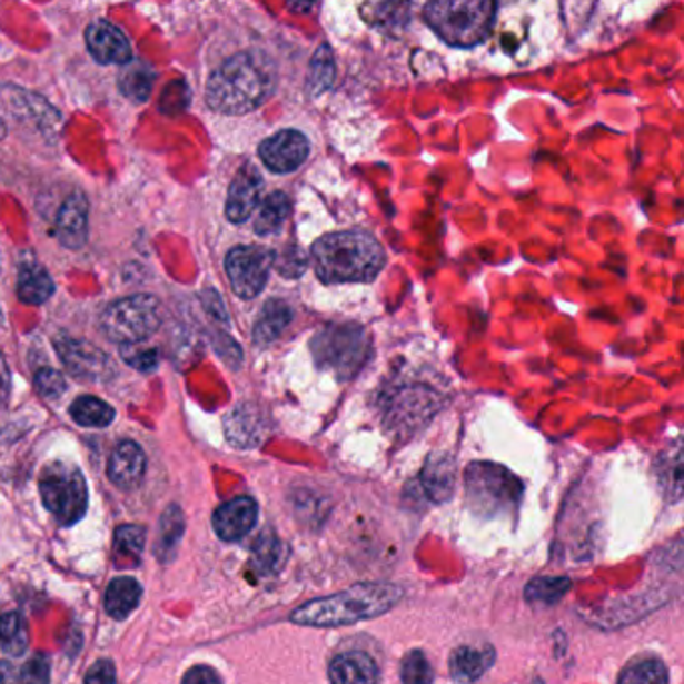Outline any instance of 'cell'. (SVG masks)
<instances>
[{
    "instance_id": "6da1fadb",
    "label": "cell",
    "mask_w": 684,
    "mask_h": 684,
    "mask_svg": "<svg viewBox=\"0 0 684 684\" xmlns=\"http://www.w3.org/2000/svg\"><path fill=\"white\" fill-rule=\"evenodd\" d=\"M276 85V62L266 52H237L209 77L205 99L214 111L246 115L259 109Z\"/></svg>"
},
{
    "instance_id": "7a4b0ae2",
    "label": "cell",
    "mask_w": 684,
    "mask_h": 684,
    "mask_svg": "<svg viewBox=\"0 0 684 684\" xmlns=\"http://www.w3.org/2000/svg\"><path fill=\"white\" fill-rule=\"evenodd\" d=\"M311 261L324 284H369L386 266V251L368 231H337L317 239Z\"/></svg>"
},
{
    "instance_id": "3957f363",
    "label": "cell",
    "mask_w": 684,
    "mask_h": 684,
    "mask_svg": "<svg viewBox=\"0 0 684 684\" xmlns=\"http://www.w3.org/2000/svg\"><path fill=\"white\" fill-rule=\"evenodd\" d=\"M402 588L389 583L356 584L344 593L331 594L299 606L291 623L314 628H337L378 618L402 601Z\"/></svg>"
},
{
    "instance_id": "277c9868",
    "label": "cell",
    "mask_w": 684,
    "mask_h": 684,
    "mask_svg": "<svg viewBox=\"0 0 684 684\" xmlns=\"http://www.w3.org/2000/svg\"><path fill=\"white\" fill-rule=\"evenodd\" d=\"M498 0H429L424 17L442 41L474 49L492 34Z\"/></svg>"
},
{
    "instance_id": "5b68a950",
    "label": "cell",
    "mask_w": 684,
    "mask_h": 684,
    "mask_svg": "<svg viewBox=\"0 0 684 684\" xmlns=\"http://www.w3.org/2000/svg\"><path fill=\"white\" fill-rule=\"evenodd\" d=\"M466 494L472 510L494 518L521 504L522 482L498 464L474 462L466 468Z\"/></svg>"
},
{
    "instance_id": "8992f818",
    "label": "cell",
    "mask_w": 684,
    "mask_h": 684,
    "mask_svg": "<svg viewBox=\"0 0 684 684\" xmlns=\"http://www.w3.org/2000/svg\"><path fill=\"white\" fill-rule=\"evenodd\" d=\"M161 326V306L153 296L125 297L105 309L101 329L119 346H133Z\"/></svg>"
},
{
    "instance_id": "52a82bcc",
    "label": "cell",
    "mask_w": 684,
    "mask_h": 684,
    "mask_svg": "<svg viewBox=\"0 0 684 684\" xmlns=\"http://www.w3.org/2000/svg\"><path fill=\"white\" fill-rule=\"evenodd\" d=\"M42 502L62 526L81 521L87 510V482L81 470L69 462H52L39 480Z\"/></svg>"
},
{
    "instance_id": "ba28073f",
    "label": "cell",
    "mask_w": 684,
    "mask_h": 684,
    "mask_svg": "<svg viewBox=\"0 0 684 684\" xmlns=\"http://www.w3.org/2000/svg\"><path fill=\"white\" fill-rule=\"evenodd\" d=\"M311 346L319 368L334 371L339 379H348L364 366L368 349L366 329L356 324L329 326L314 337Z\"/></svg>"
},
{
    "instance_id": "9c48e42d",
    "label": "cell",
    "mask_w": 684,
    "mask_h": 684,
    "mask_svg": "<svg viewBox=\"0 0 684 684\" xmlns=\"http://www.w3.org/2000/svg\"><path fill=\"white\" fill-rule=\"evenodd\" d=\"M276 254L259 246L234 247L225 259V271L237 297L254 299L259 296L269 279Z\"/></svg>"
},
{
    "instance_id": "30bf717a",
    "label": "cell",
    "mask_w": 684,
    "mask_h": 684,
    "mask_svg": "<svg viewBox=\"0 0 684 684\" xmlns=\"http://www.w3.org/2000/svg\"><path fill=\"white\" fill-rule=\"evenodd\" d=\"M57 351L72 378L81 379V381H101L111 374L109 358L89 341L75 339V337H59Z\"/></svg>"
},
{
    "instance_id": "8fae6325",
    "label": "cell",
    "mask_w": 684,
    "mask_h": 684,
    "mask_svg": "<svg viewBox=\"0 0 684 684\" xmlns=\"http://www.w3.org/2000/svg\"><path fill=\"white\" fill-rule=\"evenodd\" d=\"M259 157L274 174H291L306 163L309 157V141L296 129H286L271 135L259 145Z\"/></svg>"
},
{
    "instance_id": "7c38bea8",
    "label": "cell",
    "mask_w": 684,
    "mask_h": 684,
    "mask_svg": "<svg viewBox=\"0 0 684 684\" xmlns=\"http://www.w3.org/2000/svg\"><path fill=\"white\" fill-rule=\"evenodd\" d=\"M264 194V179L256 167L246 165L239 169L236 179L231 181L225 214L231 224H246L251 215L256 214L257 205L261 204Z\"/></svg>"
},
{
    "instance_id": "4fadbf2b",
    "label": "cell",
    "mask_w": 684,
    "mask_h": 684,
    "mask_svg": "<svg viewBox=\"0 0 684 684\" xmlns=\"http://www.w3.org/2000/svg\"><path fill=\"white\" fill-rule=\"evenodd\" d=\"M87 47L92 59L101 65H125L133 59L131 42L119 27L111 22L95 21L87 29Z\"/></svg>"
},
{
    "instance_id": "5bb4252c",
    "label": "cell",
    "mask_w": 684,
    "mask_h": 684,
    "mask_svg": "<svg viewBox=\"0 0 684 684\" xmlns=\"http://www.w3.org/2000/svg\"><path fill=\"white\" fill-rule=\"evenodd\" d=\"M257 522V504L254 498L239 496L225 502L214 514V528L225 542L241 541L254 531Z\"/></svg>"
},
{
    "instance_id": "9a60e30c",
    "label": "cell",
    "mask_w": 684,
    "mask_h": 684,
    "mask_svg": "<svg viewBox=\"0 0 684 684\" xmlns=\"http://www.w3.org/2000/svg\"><path fill=\"white\" fill-rule=\"evenodd\" d=\"M145 468H147V458L141 446L131 439H125L112 449L107 474L117 488L131 492L143 482Z\"/></svg>"
},
{
    "instance_id": "2e32d148",
    "label": "cell",
    "mask_w": 684,
    "mask_h": 684,
    "mask_svg": "<svg viewBox=\"0 0 684 684\" xmlns=\"http://www.w3.org/2000/svg\"><path fill=\"white\" fill-rule=\"evenodd\" d=\"M54 236L59 237L62 246L69 249H81L89 236V201L81 194H72L62 204L57 215Z\"/></svg>"
},
{
    "instance_id": "e0dca14e",
    "label": "cell",
    "mask_w": 684,
    "mask_h": 684,
    "mask_svg": "<svg viewBox=\"0 0 684 684\" xmlns=\"http://www.w3.org/2000/svg\"><path fill=\"white\" fill-rule=\"evenodd\" d=\"M496 653L488 644H464L449 654V674L456 683H474L488 673Z\"/></svg>"
},
{
    "instance_id": "ac0fdd59",
    "label": "cell",
    "mask_w": 684,
    "mask_h": 684,
    "mask_svg": "<svg viewBox=\"0 0 684 684\" xmlns=\"http://www.w3.org/2000/svg\"><path fill=\"white\" fill-rule=\"evenodd\" d=\"M329 681L336 684H371L379 681L376 661L366 653H344L329 663Z\"/></svg>"
},
{
    "instance_id": "d6986e66",
    "label": "cell",
    "mask_w": 684,
    "mask_h": 684,
    "mask_svg": "<svg viewBox=\"0 0 684 684\" xmlns=\"http://www.w3.org/2000/svg\"><path fill=\"white\" fill-rule=\"evenodd\" d=\"M264 429H266V424L261 419V414L251 404L237 406L229 414V418L225 419V434L237 448L257 446L264 438Z\"/></svg>"
},
{
    "instance_id": "ffe728a7",
    "label": "cell",
    "mask_w": 684,
    "mask_h": 684,
    "mask_svg": "<svg viewBox=\"0 0 684 684\" xmlns=\"http://www.w3.org/2000/svg\"><path fill=\"white\" fill-rule=\"evenodd\" d=\"M141 584L137 583L131 576H121L115 578L107 594H105V608L107 614L112 616L115 621H125L129 614L133 613L141 601Z\"/></svg>"
},
{
    "instance_id": "44dd1931",
    "label": "cell",
    "mask_w": 684,
    "mask_h": 684,
    "mask_svg": "<svg viewBox=\"0 0 684 684\" xmlns=\"http://www.w3.org/2000/svg\"><path fill=\"white\" fill-rule=\"evenodd\" d=\"M291 319H294V309L287 306L286 301L281 299L267 301L254 327V341L257 346H267L276 341L277 337L281 336V331L291 324Z\"/></svg>"
},
{
    "instance_id": "7402d4cb",
    "label": "cell",
    "mask_w": 684,
    "mask_h": 684,
    "mask_svg": "<svg viewBox=\"0 0 684 684\" xmlns=\"http://www.w3.org/2000/svg\"><path fill=\"white\" fill-rule=\"evenodd\" d=\"M155 71L151 65L143 61H127L119 75V87L127 99L135 102L149 101L151 92H153Z\"/></svg>"
},
{
    "instance_id": "603a6c76",
    "label": "cell",
    "mask_w": 684,
    "mask_h": 684,
    "mask_svg": "<svg viewBox=\"0 0 684 684\" xmlns=\"http://www.w3.org/2000/svg\"><path fill=\"white\" fill-rule=\"evenodd\" d=\"M17 294H19L22 304L41 306L54 294V284H52L51 276L41 266L27 264L19 271Z\"/></svg>"
},
{
    "instance_id": "cb8c5ba5",
    "label": "cell",
    "mask_w": 684,
    "mask_h": 684,
    "mask_svg": "<svg viewBox=\"0 0 684 684\" xmlns=\"http://www.w3.org/2000/svg\"><path fill=\"white\" fill-rule=\"evenodd\" d=\"M424 490L434 502L449 500L454 484H456V470L449 458H429L426 468L422 472Z\"/></svg>"
},
{
    "instance_id": "d4e9b609",
    "label": "cell",
    "mask_w": 684,
    "mask_h": 684,
    "mask_svg": "<svg viewBox=\"0 0 684 684\" xmlns=\"http://www.w3.org/2000/svg\"><path fill=\"white\" fill-rule=\"evenodd\" d=\"M256 211L254 227L257 236H274L281 229V225L286 224L287 215L291 211V201L284 191H274L257 205Z\"/></svg>"
},
{
    "instance_id": "484cf974",
    "label": "cell",
    "mask_w": 684,
    "mask_h": 684,
    "mask_svg": "<svg viewBox=\"0 0 684 684\" xmlns=\"http://www.w3.org/2000/svg\"><path fill=\"white\" fill-rule=\"evenodd\" d=\"M571 586H573L571 578L541 576V578L531 581L528 586L524 588V598H526V603L534 604V606L551 608L554 604L561 603L566 593L571 591Z\"/></svg>"
},
{
    "instance_id": "4316f807",
    "label": "cell",
    "mask_w": 684,
    "mask_h": 684,
    "mask_svg": "<svg viewBox=\"0 0 684 684\" xmlns=\"http://www.w3.org/2000/svg\"><path fill=\"white\" fill-rule=\"evenodd\" d=\"M185 518L184 512L177 506H169L163 516H161V524H159V536H157V544H155V554L161 562L171 561L174 558L175 551H177V544L184 536Z\"/></svg>"
},
{
    "instance_id": "83f0119b",
    "label": "cell",
    "mask_w": 684,
    "mask_h": 684,
    "mask_svg": "<svg viewBox=\"0 0 684 684\" xmlns=\"http://www.w3.org/2000/svg\"><path fill=\"white\" fill-rule=\"evenodd\" d=\"M432 399L434 394L429 389H416L409 388L399 391L398 399H394V418H398V422H406V424H418L428 418V412L434 409L432 406Z\"/></svg>"
},
{
    "instance_id": "f1b7e54d",
    "label": "cell",
    "mask_w": 684,
    "mask_h": 684,
    "mask_svg": "<svg viewBox=\"0 0 684 684\" xmlns=\"http://www.w3.org/2000/svg\"><path fill=\"white\" fill-rule=\"evenodd\" d=\"M71 416L85 428H105L115 419V409L102 399L85 396L72 402Z\"/></svg>"
},
{
    "instance_id": "f546056e",
    "label": "cell",
    "mask_w": 684,
    "mask_h": 684,
    "mask_svg": "<svg viewBox=\"0 0 684 684\" xmlns=\"http://www.w3.org/2000/svg\"><path fill=\"white\" fill-rule=\"evenodd\" d=\"M29 648V631L19 613H4L0 616V651L21 656Z\"/></svg>"
},
{
    "instance_id": "4dcf8cb0",
    "label": "cell",
    "mask_w": 684,
    "mask_h": 684,
    "mask_svg": "<svg viewBox=\"0 0 684 684\" xmlns=\"http://www.w3.org/2000/svg\"><path fill=\"white\" fill-rule=\"evenodd\" d=\"M336 77V62H334V54L329 51L327 44H321L317 49L314 59H311V67L307 72V92L311 97H317L321 92L327 91L334 82Z\"/></svg>"
},
{
    "instance_id": "1f68e13d",
    "label": "cell",
    "mask_w": 684,
    "mask_h": 684,
    "mask_svg": "<svg viewBox=\"0 0 684 684\" xmlns=\"http://www.w3.org/2000/svg\"><path fill=\"white\" fill-rule=\"evenodd\" d=\"M618 683L666 684L668 683V671H666L663 661H658L654 656H646V658H638V661L628 664L618 676Z\"/></svg>"
},
{
    "instance_id": "d6a6232c",
    "label": "cell",
    "mask_w": 684,
    "mask_h": 684,
    "mask_svg": "<svg viewBox=\"0 0 684 684\" xmlns=\"http://www.w3.org/2000/svg\"><path fill=\"white\" fill-rule=\"evenodd\" d=\"M145 538H147V532L141 526H133V524H127V526H119L115 531V554H117V561L121 562L127 558L125 566H131L139 562V554L143 552Z\"/></svg>"
},
{
    "instance_id": "836d02e7",
    "label": "cell",
    "mask_w": 684,
    "mask_h": 684,
    "mask_svg": "<svg viewBox=\"0 0 684 684\" xmlns=\"http://www.w3.org/2000/svg\"><path fill=\"white\" fill-rule=\"evenodd\" d=\"M412 2L409 0H384L376 9V27L388 32H399L409 22Z\"/></svg>"
},
{
    "instance_id": "e575fe53",
    "label": "cell",
    "mask_w": 684,
    "mask_h": 684,
    "mask_svg": "<svg viewBox=\"0 0 684 684\" xmlns=\"http://www.w3.org/2000/svg\"><path fill=\"white\" fill-rule=\"evenodd\" d=\"M286 561V548L276 536H261L254 548V564L261 574L276 573Z\"/></svg>"
},
{
    "instance_id": "d590c367",
    "label": "cell",
    "mask_w": 684,
    "mask_h": 684,
    "mask_svg": "<svg viewBox=\"0 0 684 684\" xmlns=\"http://www.w3.org/2000/svg\"><path fill=\"white\" fill-rule=\"evenodd\" d=\"M402 681L406 684H428L434 681V671L424 653L414 651L404 658L402 664Z\"/></svg>"
},
{
    "instance_id": "8d00e7d4",
    "label": "cell",
    "mask_w": 684,
    "mask_h": 684,
    "mask_svg": "<svg viewBox=\"0 0 684 684\" xmlns=\"http://www.w3.org/2000/svg\"><path fill=\"white\" fill-rule=\"evenodd\" d=\"M274 267H277V271L281 276L296 279V277L304 276V271L307 269L306 254L299 247H287L281 256H276Z\"/></svg>"
},
{
    "instance_id": "74e56055",
    "label": "cell",
    "mask_w": 684,
    "mask_h": 684,
    "mask_svg": "<svg viewBox=\"0 0 684 684\" xmlns=\"http://www.w3.org/2000/svg\"><path fill=\"white\" fill-rule=\"evenodd\" d=\"M34 386L41 391L44 398H59L62 396V391L67 389V381L62 378V374H59L57 369L44 368L37 371L34 376Z\"/></svg>"
},
{
    "instance_id": "f35d334b",
    "label": "cell",
    "mask_w": 684,
    "mask_h": 684,
    "mask_svg": "<svg viewBox=\"0 0 684 684\" xmlns=\"http://www.w3.org/2000/svg\"><path fill=\"white\" fill-rule=\"evenodd\" d=\"M121 356L129 366H133L139 371H155L159 366V354L155 349H129L123 346L121 349Z\"/></svg>"
},
{
    "instance_id": "ab89813d",
    "label": "cell",
    "mask_w": 684,
    "mask_h": 684,
    "mask_svg": "<svg viewBox=\"0 0 684 684\" xmlns=\"http://www.w3.org/2000/svg\"><path fill=\"white\" fill-rule=\"evenodd\" d=\"M51 674V664L44 654H37L29 663L22 666L21 681L24 683H47Z\"/></svg>"
},
{
    "instance_id": "60d3db41",
    "label": "cell",
    "mask_w": 684,
    "mask_h": 684,
    "mask_svg": "<svg viewBox=\"0 0 684 684\" xmlns=\"http://www.w3.org/2000/svg\"><path fill=\"white\" fill-rule=\"evenodd\" d=\"M87 683L111 684L117 681L115 664L111 661H99L91 666V671L85 676Z\"/></svg>"
},
{
    "instance_id": "b9f144b4",
    "label": "cell",
    "mask_w": 684,
    "mask_h": 684,
    "mask_svg": "<svg viewBox=\"0 0 684 684\" xmlns=\"http://www.w3.org/2000/svg\"><path fill=\"white\" fill-rule=\"evenodd\" d=\"M184 683L187 684H217L221 683V676L215 673L214 668L207 666H195L189 673L185 674Z\"/></svg>"
},
{
    "instance_id": "7bdbcfd3",
    "label": "cell",
    "mask_w": 684,
    "mask_h": 684,
    "mask_svg": "<svg viewBox=\"0 0 684 684\" xmlns=\"http://www.w3.org/2000/svg\"><path fill=\"white\" fill-rule=\"evenodd\" d=\"M9 394H11V371H9L7 361L0 356V406L7 404Z\"/></svg>"
},
{
    "instance_id": "ee69618b",
    "label": "cell",
    "mask_w": 684,
    "mask_h": 684,
    "mask_svg": "<svg viewBox=\"0 0 684 684\" xmlns=\"http://www.w3.org/2000/svg\"><path fill=\"white\" fill-rule=\"evenodd\" d=\"M317 0H287L289 11L296 14H307L316 9Z\"/></svg>"
},
{
    "instance_id": "f6af8a7d",
    "label": "cell",
    "mask_w": 684,
    "mask_h": 684,
    "mask_svg": "<svg viewBox=\"0 0 684 684\" xmlns=\"http://www.w3.org/2000/svg\"><path fill=\"white\" fill-rule=\"evenodd\" d=\"M21 681V671H17L11 663H0V683H17Z\"/></svg>"
},
{
    "instance_id": "bcb514c9",
    "label": "cell",
    "mask_w": 684,
    "mask_h": 684,
    "mask_svg": "<svg viewBox=\"0 0 684 684\" xmlns=\"http://www.w3.org/2000/svg\"><path fill=\"white\" fill-rule=\"evenodd\" d=\"M7 137V125L2 123V119H0V139H4Z\"/></svg>"
}]
</instances>
